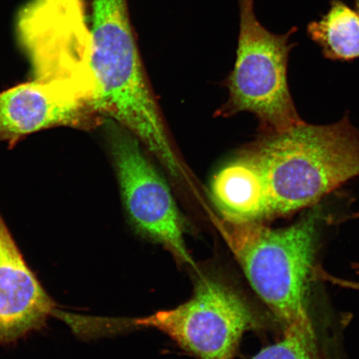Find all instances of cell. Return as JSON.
<instances>
[{"instance_id": "obj_8", "label": "cell", "mask_w": 359, "mask_h": 359, "mask_svg": "<svg viewBox=\"0 0 359 359\" xmlns=\"http://www.w3.org/2000/svg\"><path fill=\"white\" fill-rule=\"evenodd\" d=\"M66 316L25 262L0 215V343L15 342L49 316L64 320Z\"/></svg>"}, {"instance_id": "obj_2", "label": "cell", "mask_w": 359, "mask_h": 359, "mask_svg": "<svg viewBox=\"0 0 359 359\" xmlns=\"http://www.w3.org/2000/svg\"><path fill=\"white\" fill-rule=\"evenodd\" d=\"M318 203L291 226L222 224V234L247 279L285 327L309 317L307 296L318 224Z\"/></svg>"}, {"instance_id": "obj_6", "label": "cell", "mask_w": 359, "mask_h": 359, "mask_svg": "<svg viewBox=\"0 0 359 359\" xmlns=\"http://www.w3.org/2000/svg\"><path fill=\"white\" fill-rule=\"evenodd\" d=\"M141 144L128 130L114 123L111 152L128 218L142 236L163 245L180 263L194 266L184 238L185 224L172 191Z\"/></svg>"}, {"instance_id": "obj_10", "label": "cell", "mask_w": 359, "mask_h": 359, "mask_svg": "<svg viewBox=\"0 0 359 359\" xmlns=\"http://www.w3.org/2000/svg\"><path fill=\"white\" fill-rule=\"evenodd\" d=\"M354 8L332 0L329 11L307 27L309 37L333 61H352L359 57V0Z\"/></svg>"}, {"instance_id": "obj_11", "label": "cell", "mask_w": 359, "mask_h": 359, "mask_svg": "<svg viewBox=\"0 0 359 359\" xmlns=\"http://www.w3.org/2000/svg\"><path fill=\"white\" fill-rule=\"evenodd\" d=\"M250 359H325L318 352L311 318L285 327L284 338Z\"/></svg>"}, {"instance_id": "obj_4", "label": "cell", "mask_w": 359, "mask_h": 359, "mask_svg": "<svg viewBox=\"0 0 359 359\" xmlns=\"http://www.w3.org/2000/svg\"><path fill=\"white\" fill-rule=\"evenodd\" d=\"M136 327L168 335L198 359H234L244 334L259 326L257 313L226 283L204 276L179 306L134 318Z\"/></svg>"}, {"instance_id": "obj_1", "label": "cell", "mask_w": 359, "mask_h": 359, "mask_svg": "<svg viewBox=\"0 0 359 359\" xmlns=\"http://www.w3.org/2000/svg\"><path fill=\"white\" fill-rule=\"evenodd\" d=\"M245 154L262 174L271 219L286 217L359 177V129L348 116L330 125L303 122L264 133Z\"/></svg>"}, {"instance_id": "obj_3", "label": "cell", "mask_w": 359, "mask_h": 359, "mask_svg": "<svg viewBox=\"0 0 359 359\" xmlns=\"http://www.w3.org/2000/svg\"><path fill=\"white\" fill-rule=\"evenodd\" d=\"M240 31L236 60L230 79L227 114L248 111L266 133H280L304 122L288 83L290 37L296 29L277 34L260 24L254 0H239Z\"/></svg>"}, {"instance_id": "obj_5", "label": "cell", "mask_w": 359, "mask_h": 359, "mask_svg": "<svg viewBox=\"0 0 359 359\" xmlns=\"http://www.w3.org/2000/svg\"><path fill=\"white\" fill-rule=\"evenodd\" d=\"M18 29L35 79L67 85L82 97L91 50L83 0H32Z\"/></svg>"}, {"instance_id": "obj_9", "label": "cell", "mask_w": 359, "mask_h": 359, "mask_svg": "<svg viewBox=\"0 0 359 359\" xmlns=\"http://www.w3.org/2000/svg\"><path fill=\"white\" fill-rule=\"evenodd\" d=\"M210 192L226 222L246 224L271 219L262 174L246 154L215 175Z\"/></svg>"}, {"instance_id": "obj_7", "label": "cell", "mask_w": 359, "mask_h": 359, "mask_svg": "<svg viewBox=\"0 0 359 359\" xmlns=\"http://www.w3.org/2000/svg\"><path fill=\"white\" fill-rule=\"evenodd\" d=\"M100 120L66 85L34 79L0 93V142L15 146L55 127L88 128Z\"/></svg>"}]
</instances>
